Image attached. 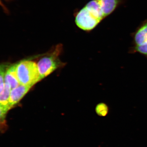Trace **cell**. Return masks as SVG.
Instances as JSON below:
<instances>
[{"instance_id":"obj_1","label":"cell","mask_w":147,"mask_h":147,"mask_svg":"<svg viewBox=\"0 0 147 147\" xmlns=\"http://www.w3.org/2000/svg\"><path fill=\"white\" fill-rule=\"evenodd\" d=\"M16 72L21 85L32 87L40 80L37 64L32 61H22L16 64Z\"/></svg>"},{"instance_id":"obj_2","label":"cell","mask_w":147,"mask_h":147,"mask_svg":"<svg viewBox=\"0 0 147 147\" xmlns=\"http://www.w3.org/2000/svg\"><path fill=\"white\" fill-rule=\"evenodd\" d=\"M61 47V45H57L52 54L43 57L38 63L40 80L44 79L62 65L61 62L58 58Z\"/></svg>"},{"instance_id":"obj_3","label":"cell","mask_w":147,"mask_h":147,"mask_svg":"<svg viewBox=\"0 0 147 147\" xmlns=\"http://www.w3.org/2000/svg\"><path fill=\"white\" fill-rule=\"evenodd\" d=\"M75 21L80 29L90 31L97 26L101 21L94 16L85 6L76 13Z\"/></svg>"},{"instance_id":"obj_4","label":"cell","mask_w":147,"mask_h":147,"mask_svg":"<svg viewBox=\"0 0 147 147\" xmlns=\"http://www.w3.org/2000/svg\"><path fill=\"white\" fill-rule=\"evenodd\" d=\"M32 87L20 84L18 86L11 89L9 101V107L11 109L22 99Z\"/></svg>"},{"instance_id":"obj_5","label":"cell","mask_w":147,"mask_h":147,"mask_svg":"<svg viewBox=\"0 0 147 147\" xmlns=\"http://www.w3.org/2000/svg\"><path fill=\"white\" fill-rule=\"evenodd\" d=\"M11 90L10 86L5 82L0 86V108L7 113L11 109L9 101Z\"/></svg>"},{"instance_id":"obj_6","label":"cell","mask_w":147,"mask_h":147,"mask_svg":"<svg viewBox=\"0 0 147 147\" xmlns=\"http://www.w3.org/2000/svg\"><path fill=\"white\" fill-rule=\"evenodd\" d=\"M4 82L8 84L11 89L20 85L16 72V64L8 67L6 71Z\"/></svg>"},{"instance_id":"obj_7","label":"cell","mask_w":147,"mask_h":147,"mask_svg":"<svg viewBox=\"0 0 147 147\" xmlns=\"http://www.w3.org/2000/svg\"><path fill=\"white\" fill-rule=\"evenodd\" d=\"M134 46L147 43V20L139 27L133 35Z\"/></svg>"},{"instance_id":"obj_8","label":"cell","mask_w":147,"mask_h":147,"mask_svg":"<svg viewBox=\"0 0 147 147\" xmlns=\"http://www.w3.org/2000/svg\"><path fill=\"white\" fill-rule=\"evenodd\" d=\"M101 9L104 17L113 13L121 3V0H96Z\"/></svg>"},{"instance_id":"obj_9","label":"cell","mask_w":147,"mask_h":147,"mask_svg":"<svg viewBox=\"0 0 147 147\" xmlns=\"http://www.w3.org/2000/svg\"><path fill=\"white\" fill-rule=\"evenodd\" d=\"M95 111L98 116L105 117L109 113V107L105 103L101 102L96 105Z\"/></svg>"},{"instance_id":"obj_10","label":"cell","mask_w":147,"mask_h":147,"mask_svg":"<svg viewBox=\"0 0 147 147\" xmlns=\"http://www.w3.org/2000/svg\"><path fill=\"white\" fill-rule=\"evenodd\" d=\"M7 113L0 108V132L3 133L7 128V123L6 120Z\"/></svg>"},{"instance_id":"obj_11","label":"cell","mask_w":147,"mask_h":147,"mask_svg":"<svg viewBox=\"0 0 147 147\" xmlns=\"http://www.w3.org/2000/svg\"><path fill=\"white\" fill-rule=\"evenodd\" d=\"M131 52L140 53L147 59V43L139 46H134L131 50Z\"/></svg>"},{"instance_id":"obj_12","label":"cell","mask_w":147,"mask_h":147,"mask_svg":"<svg viewBox=\"0 0 147 147\" xmlns=\"http://www.w3.org/2000/svg\"><path fill=\"white\" fill-rule=\"evenodd\" d=\"M8 65L6 64H0V86L4 82V77Z\"/></svg>"},{"instance_id":"obj_13","label":"cell","mask_w":147,"mask_h":147,"mask_svg":"<svg viewBox=\"0 0 147 147\" xmlns=\"http://www.w3.org/2000/svg\"><path fill=\"white\" fill-rule=\"evenodd\" d=\"M0 4L2 5V3L1 2V1H0Z\"/></svg>"}]
</instances>
